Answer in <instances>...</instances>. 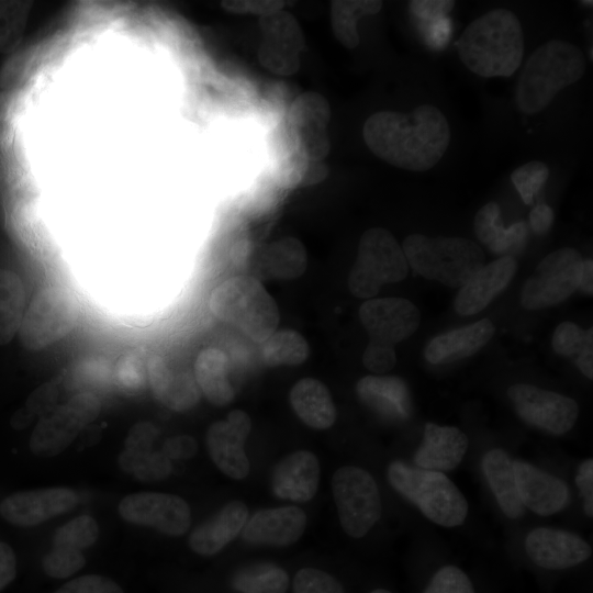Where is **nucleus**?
I'll return each mask as SVG.
<instances>
[{"mask_svg":"<svg viewBox=\"0 0 593 593\" xmlns=\"http://www.w3.org/2000/svg\"><path fill=\"white\" fill-rule=\"evenodd\" d=\"M54 593H123V591L107 577L88 574L67 582Z\"/></svg>","mask_w":593,"mask_h":593,"instance_id":"de8ad7c7","label":"nucleus"},{"mask_svg":"<svg viewBox=\"0 0 593 593\" xmlns=\"http://www.w3.org/2000/svg\"><path fill=\"white\" fill-rule=\"evenodd\" d=\"M362 137L381 160L410 171H426L446 154L451 138L445 114L424 103L409 113L382 110L365 122Z\"/></svg>","mask_w":593,"mask_h":593,"instance_id":"f257e3e1","label":"nucleus"},{"mask_svg":"<svg viewBox=\"0 0 593 593\" xmlns=\"http://www.w3.org/2000/svg\"><path fill=\"white\" fill-rule=\"evenodd\" d=\"M516 270L517 262L512 256H502L483 266L459 288L454 302L455 311L459 315L481 312L510 284Z\"/></svg>","mask_w":593,"mask_h":593,"instance_id":"412c9836","label":"nucleus"},{"mask_svg":"<svg viewBox=\"0 0 593 593\" xmlns=\"http://www.w3.org/2000/svg\"><path fill=\"white\" fill-rule=\"evenodd\" d=\"M583 258L570 247L548 254L523 287L521 303L527 310H539L561 303L578 288Z\"/></svg>","mask_w":593,"mask_h":593,"instance_id":"9d476101","label":"nucleus"},{"mask_svg":"<svg viewBox=\"0 0 593 593\" xmlns=\"http://www.w3.org/2000/svg\"><path fill=\"white\" fill-rule=\"evenodd\" d=\"M407 265L419 276L461 288L484 266L482 248L463 237L409 235L402 245Z\"/></svg>","mask_w":593,"mask_h":593,"instance_id":"20e7f679","label":"nucleus"},{"mask_svg":"<svg viewBox=\"0 0 593 593\" xmlns=\"http://www.w3.org/2000/svg\"><path fill=\"white\" fill-rule=\"evenodd\" d=\"M259 63L269 71L291 76L299 70L301 55L273 47L260 41L257 52Z\"/></svg>","mask_w":593,"mask_h":593,"instance_id":"a18cd8bd","label":"nucleus"},{"mask_svg":"<svg viewBox=\"0 0 593 593\" xmlns=\"http://www.w3.org/2000/svg\"><path fill=\"white\" fill-rule=\"evenodd\" d=\"M423 593H474L469 577L456 566L440 568Z\"/></svg>","mask_w":593,"mask_h":593,"instance_id":"49530a36","label":"nucleus"},{"mask_svg":"<svg viewBox=\"0 0 593 593\" xmlns=\"http://www.w3.org/2000/svg\"><path fill=\"white\" fill-rule=\"evenodd\" d=\"M473 231L479 239L491 253L507 256L506 228L501 220L500 205L496 202L484 204L475 214Z\"/></svg>","mask_w":593,"mask_h":593,"instance_id":"58836bf2","label":"nucleus"},{"mask_svg":"<svg viewBox=\"0 0 593 593\" xmlns=\"http://www.w3.org/2000/svg\"><path fill=\"white\" fill-rule=\"evenodd\" d=\"M157 436V427L149 422L133 425L119 455L121 470L144 482L166 479L172 467L170 459L161 450H153L152 446Z\"/></svg>","mask_w":593,"mask_h":593,"instance_id":"a211bd4d","label":"nucleus"},{"mask_svg":"<svg viewBox=\"0 0 593 593\" xmlns=\"http://www.w3.org/2000/svg\"><path fill=\"white\" fill-rule=\"evenodd\" d=\"M549 176L548 166L539 160H532L516 168L511 180L525 204H530L534 197L545 186Z\"/></svg>","mask_w":593,"mask_h":593,"instance_id":"79ce46f5","label":"nucleus"},{"mask_svg":"<svg viewBox=\"0 0 593 593\" xmlns=\"http://www.w3.org/2000/svg\"><path fill=\"white\" fill-rule=\"evenodd\" d=\"M320 465L315 455L300 450L284 457L275 468L271 486L281 499L310 501L316 493Z\"/></svg>","mask_w":593,"mask_h":593,"instance_id":"393cba45","label":"nucleus"},{"mask_svg":"<svg viewBox=\"0 0 593 593\" xmlns=\"http://www.w3.org/2000/svg\"><path fill=\"white\" fill-rule=\"evenodd\" d=\"M339 522L347 535L363 537L381 515V499L372 475L356 466L339 468L332 479Z\"/></svg>","mask_w":593,"mask_h":593,"instance_id":"6e6552de","label":"nucleus"},{"mask_svg":"<svg viewBox=\"0 0 593 593\" xmlns=\"http://www.w3.org/2000/svg\"><path fill=\"white\" fill-rule=\"evenodd\" d=\"M309 354L305 338L292 329L276 331L261 342L262 360L270 367L300 365Z\"/></svg>","mask_w":593,"mask_h":593,"instance_id":"c9c22d12","label":"nucleus"},{"mask_svg":"<svg viewBox=\"0 0 593 593\" xmlns=\"http://www.w3.org/2000/svg\"><path fill=\"white\" fill-rule=\"evenodd\" d=\"M25 305V291L18 275L0 269V345L19 331Z\"/></svg>","mask_w":593,"mask_h":593,"instance_id":"473e14b6","label":"nucleus"},{"mask_svg":"<svg viewBox=\"0 0 593 593\" xmlns=\"http://www.w3.org/2000/svg\"><path fill=\"white\" fill-rule=\"evenodd\" d=\"M359 318L370 340L394 347L421 323V312L403 298L370 299L359 307Z\"/></svg>","mask_w":593,"mask_h":593,"instance_id":"4468645a","label":"nucleus"},{"mask_svg":"<svg viewBox=\"0 0 593 593\" xmlns=\"http://www.w3.org/2000/svg\"><path fill=\"white\" fill-rule=\"evenodd\" d=\"M247 519V506L232 501L191 533L189 545L199 555H215L242 532Z\"/></svg>","mask_w":593,"mask_h":593,"instance_id":"cd10ccee","label":"nucleus"},{"mask_svg":"<svg viewBox=\"0 0 593 593\" xmlns=\"http://www.w3.org/2000/svg\"><path fill=\"white\" fill-rule=\"evenodd\" d=\"M33 417L34 415L24 406L13 414L11 425L15 429H22L32 422Z\"/></svg>","mask_w":593,"mask_h":593,"instance_id":"e2e57ef3","label":"nucleus"},{"mask_svg":"<svg viewBox=\"0 0 593 593\" xmlns=\"http://www.w3.org/2000/svg\"><path fill=\"white\" fill-rule=\"evenodd\" d=\"M383 2L380 0H336L331 4V25L337 41L347 48L359 44L357 29L362 16L377 14Z\"/></svg>","mask_w":593,"mask_h":593,"instance_id":"2f4dec72","label":"nucleus"},{"mask_svg":"<svg viewBox=\"0 0 593 593\" xmlns=\"http://www.w3.org/2000/svg\"><path fill=\"white\" fill-rule=\"evenodd\" d=\"M575 484L583 499L584 512L589 517L593 516V460L582 461L577 470Z\"/></svg>","mask_w":593,"mask_h":593,"instance_id":"864d4df0","label":"nucleus"},{"mask_svg":"<svg viewBox=\"0 0 593 593\" xmlns=\"http://www.w3.org/2000/svg\"><path fill=\"white\" fill-rule=\"evenodd\" d=\"M455 46L471 72L484 78L510 77L522 64L525 38L516 14L499 8L470 22Z\"/></svg>","mask_w":593,"mask_h":593,"instance_id":"f03ea898","label":"nucleus"},{"mask_svg":"<svg viewBox=\"0 0 593 593\" xmlns=\"http://www.w3.org/2000/svg\"><path fill=\"white\" fill-rule=\"evenodd\" d=\"M194 378L200 391L215 405L230 403L235 389L232 381L231 361L219 348H206L194 363Z\"/></svg>","mask_w":593,"mask_h":593,"instance_id":"c85d7f7f","label":"nucleus"},{"mask_svg":"<svg viewBox=\"0 0 593 593\" xmlns=\"http://www.w3.org/2000/svg\"><path fill=\"white\" fill-rule=\"evenodd\" d=\"M260 29L262 42L299 55L304 51V35L292 14L280 10L261 16Z\"/></svg>","mask_w":593,"mask_h":593,"instance_id":"e433bc0d","label":"nucleus"},{"mask_svg":"<svg viewBox=\"0 0 593 593\" xmlns=\"http://www.w3.org/2000/svg\"><path fill=\"white\" fill-rule=\"evenodd\" d=\"M86 563L80 550L55 546L45 555L42 561L44 572L57 579H66L79 571Z\"/></svg>","mask_w":593,"mask_h":593,"instance_id":"37998d69","label":"nucleus"},{"mask_svg":"<svg viewBox=\"0 0 593 593\" xmlns=\"http://www.w3.org/2000/svg\"><path fill=\"white\" fill-rule=\"evenodd\" d=\"M31 1L0 0V52H13L22 41Z\"/></svg>","mask_w":593,"mask_h":593,"instance_id":"4c0bfd02","label":"nucleus"},{"mask_svg":"<svg viewBox=\"0 0 593 593\" xmlns=\"http://www.w3.org/2000/svg\"><path fill=\"white\" fill-rule=\"evenodd\" d=\"M530 227L536 234H545L553 223V211L547 204H537L529 213Z\"/></svg>","mask_w":593,"mask_h":593,"instance_id":"13d9d810","label":"nucleus"},{"mask_svg":"<svg viewBox=\"0 0 593 593\" xmlns=\"http://www.w3.org/2000/svg\"><path fill=\"white\" fill-rule=\"evenodd\" d=\"M58 391L56 384L47 382L34 390L26 400L25 407L35 416L47 415L56 406Z\"/></svg>","mask_w":593,"mask_h":593,"instance_id":"8fccbe9b","label":"nucleus"},{"mask_svg":"<svg viewBox=\"0 0 593 593\" xmlns=\"http://www.w3.org/2000/svg\"><path fill=\"white\" fill-rule=\"evenodd\" d=\"M513 469L524 508L547 516L564 507L569 491L561 479L521 460L513 461Z\"/></svg>","mask_w":593,"mask_h":593,"instance_id":"aec40b11","label":"nucleus"},{"mask_svg":"<svg viewBox=\"0 0 593 593\" xmlns=\"http://www.w3.org/2000/svg\"><path fill=\"white\" fill-rule=\"evenodd\" d=\"M585 67L581 48L560 38L547 41L530 54L517 78V111L524 115L544 111L561 90L582 78Z\"/></svg>","mask_w":593,"mask_h":593,"instance_id":"7ed1b4c3","label":"nucleus"},{"mask_svg":"<svg viewBox=\"0 0 593 593\" xmlns=\"http://www.w3.org/2000/svg\"><path fill=\"white\" fill-rule=\"evenodd\" d=\"M287 572L273 563H254L239 569L232 578V586L240 593H286Z\"/></svg>","mask_w":593,"mask_h":593,"instance_id":"f704fd0d","label":"nucleus"},{"mask_svg":"<svg viewBox=\"0 0 593 593\" xmlns=\"http://www.w3.org/2000/svg\"><path fill=\"white\" fill-rule=\"evenodd\" d=\"M78 318V304L64 289L42 290L23 314L19 337L30 350H41L67 335Z\"/></svg>","mask_w":593,"mask_h":593,"instance_id":"1a4fd4ad","label":"nucleus"},{"mask_svg":"<svg viewBox=\"0 0 593 593\" xmlns=\"http://www.w3.org/2000/svg\"><path fill=\"white\" fill-rule=\"evenodd\" d=\"M528 239V226L525 222H516L506 228L507 256L517 254L525 247Z\"/></svg>","mask_w":593,"mask_h":593,"instance_id":"4d7b16f0","label":"nucleus"},{"mask_svg":"<svg viewBox=\"0 0 593 593\" xmlns=\"http://www.w3.org/2000/svg\"><path fill=\"white\" fill-rule=\"evenodd\" d=\"M119 513L126 522L150 526L169 536L184 534L191 523V512L186 501L166 493L130 494L120 502Z\"/></svg>","mask_w":593,"mask_h":593,"instance_id":"ddd939ff","label":"nucleus"},{"mask_svg":"<svg viewBox=\"0 0 593 593\" xmlns=\"http://www.w3.org/2000/svg\"><path fill=\"white\" fill-rule=\"evenodd\" d=\"M411 12L423 21L433 22L444 19L454 8L452 0H414L410 1Z\"/></svg>","mask_w":593,"mask_h":593,"instance_id":"3c124183","label":"nucleus"},{"mask_svg":"<svg viewBox=\"0 0 593 593\" xmlns=\"http://www.w3.org/2000/svg\"><path fill=\"white\" fill-rule=\"evenodd\" d=\"M267 272L277 279H294L306 268V251L294 237H286L270 245L262 256Z\"/></svg>","mask_w":593,"mask_h":593,"instance_id":"72a5a7b5","label":"nucleus"},{"mask_svg":"<svg viewBox=\"0 0 593 593\" xmlns=\"http://www.w3.org/2000/svg\"><path fill=\"white\" fill-rule=\"evenodd\" d=\"M592 342V327L585 331L575 323L562 322L553 332L551 346L557 355L575 360L583 348Z\"/></svg>","mask_w":593,"mask_h":593,"instance_id":"a19ab883","label":"nucleus"},{"mask_svg":"<svg viewBox=\"0 0 593 593\" xmlns=\"http://www.w3.org/2000/svg\"><path fill=\"white\" fill-rule=\"evenodd\" d=\"M482 470L503 513L519 518L524 506L517 493L513 461L502 449H491L482 458Z\"/></svg>","mask_w":593,"mask_h":593,"instance_id":"7c9ffc66","label":"nucleus"},{"mask_svg":"<svg viewBox=\"0 0 593 593\" xmlns=\"http://www.w3.org/2000/svg\"><path fill=\"white\" fill-rule=\"evenodd\" d=\"M99 536L96 519L89 515L77 516L61 527L54 536L53 545L82 550L92 546Z\"/></svg>","mask_w":593,"mask_h":593,"instance_id":"ea45409f","label":"nucleus"},{"mask_svg":"<svg viewBox=\"0 0 593 593\" xmlns=\"http://www.w3.org/2000/svg\"><path fill=\"white\" fill-rule=\"evenodd\" d=\"M388 479L396 492L433 523L456 527L465 522L468 502L445 473L393 461L388 468Z\"/></svg>","mask_w":593,"mask_h":593,"instance_id":"39448f33","label":"nucleus"},{"mask_svg":"<svg viewBox=\"0 0 593 593\" xmlns=\"http://www.w3.org/2000/svg\"><path fill=\"white\" fill-rule=\"evenodd\" d=\"M250 428L249 416L235 410L226 419L213 423L206 433V447L212 460L223 473L236 480L244 479L249 472L244 444Z\"/></svg>","mask_w":593,"mask_h":593,"instance_id":"2eb2a0df","label":"nucleus"},{"mask_svg":"<svg viewBox=\"0 0 593 593\" xmlns=\"http://www.w3.org/2000/svg\"><path fill=\"white\" fill-rule=\"evenodd\" d=\"M489 318L456 328L432 338L424 349L425 359L433 363H446L469 357L480 350L494 335Z\"/></svg>","mask_w":593,"mask_h":593,"instance_id":"a878e982","label":"nucleus"},{"mask_svg":"<svg viewBox=\"0 0 593 593\" xmlns=\"http://www.w3.org/2000/svg\"><path fill=\"white\" fill-rule=\"evenodd\" d=\"M100 409V401L92 393L72 395L41 417L30 438L32 452L41 457L59 455L98 416Z\"/></svg>","mask_w":593,"mask_h":593,"instance_id":"9b49d317","label":"nucleus"},{"mask_svg":"<svg viewBox=\"0 0 593 593\" xmlns=\"http://www.w3.org/2000/svg\"><path fill=\"white\" fill-rule=\"evenodd\" d=\"M507 394L523 421L553 435L570 430L579 415L573 399L532 384H513Z\"/></svg>","mask_w":593,"mask_h":593,"instance_id":"f8f14e48","label":"nucleus"},{"mask_svg":"<svg viewBox=\"0 0 593 593\" xmlns=\"http://www.w3.org/2000/svg\"><path fill=\"white\" fill-rule=\"evenodd\" d=\"M77 503V493L68 488L21 491L1 501L0 514L13 525L29 527L69 512Z\"/></svg>","mask_w":593,"mask_h":593,"instance_id":"dca6fc26","label":"nucleus"},{"mask_svg":"<svg viewBox=\"0 0 593 593\" xmlns=\"http://www.w3.org/2000/svg\"><path fill=\"white\" fill-rule=\"evenodd\" d=\"M209 306L219 320L236 326L255 342H264L277 331L278 306L255 278H231L212 292Z\"/></svg>","mask_w":593,"mask_h":593,"instance_id":"423d86ee","label":"nucleus"},{"mask_svg":"<svg viewBox=\"0 0 593 593\" xmlns=\"http://www.w3.org/2000/svg\"><path fill=\"white\" fill-rule=\"evenodd\" d=\"M468 444L467 435L459 428L426 423L424 439L414 455V463L424 470H454L463 459Z\"/></svg>","mask_w":593,"mask_h":593,"instance_id":"b1692460","label":"nucleus"},{"mask_svg":"<svg viewBox=\"0 0 593 593\" xmlns=\"http://www.w3.org/2000/svg\"><path fill=\"white\" fill-rule=\"evenodd\" d=\"M593 261L592 259H583L579 288L586 294L593 292Z\"/></svg>","mask_w":593,"mask_h":593,"instance_id":"680f3d73","label":"nucleus"},{"mask_svg":"<svg viewBox=\"0 0 593 593\" xmlns=\"http://www.w3.org/2000/svg\"><path fill=\"white\" fill-rule=\"evenodd\" d=\"M305 524L306 516L296 506L266 508L247 519L242 535L254 545L287 546L302 536Z\"/></svg>","mask_w":593,"mask_h":593,"instance_id":"4be33fe9","label":"nucleus"},{"mask_svg":"<svg viewBox=\"0 0 593 593\" xmlns=\"http://www.w3.org/2000/svg\"><path fill=\"white\" fill-rule=\"evenodd\" d=\"M370 593H391V592L388 591V590H384V589H376V590H373V591L370 592Z\"/></svg>","mask_w":593,"mask_h":593,"instance_id":"0e129e2a","label":"nucleus"},{"mask_svg":"<svg viewBox=\"0 0 593 593\" xmlns=\"http://www.w3.org/2000/svg\"><path fill=\"white\" fill-rule=\"evenodd\" d=\"M581 4L583 5H586V7H592L593 2L591 0H582L580 1Z\"/></svg>","mask_w":593,"mask_h":593,"instance_id":"69168bd1","label":"nucleus"},{"mask_svg":"<svg viewBox=\"0 0 593 593\" xmlns=\"http://www.w3.org/2000/svg\"><path fill=\"white\" fill-rule=\"evenodd\" d=\"M450 23L446 18L433 21L427 26L426 40L432 46H443L449 37Z\"/></svg>","mask_w":593,"mask_h":593,"instance_id":"bf43d9fd","label":"nucleus"},{"mask_svg":"<svg viewBox=\"0 0 593 593\" xmlns=\"http://www.w3.org/2000/svg\"><path fill=\"white\" fill-rule=\"evenodd\" d=\"M283 1L262 0V1H223L222 7L233 13L257 14L260 18L282 10Z\"/></svg>","mask_w":593,"mask_h":593,"instance_id":"603ef678","label":"nucleus"},{"mask_svg":"<svg viewBox=\"0 0 593 593\" xmlns=\"http://www.w3.org/2000/svg\"><path fill=\"white\" fill-rule=\"evenodd\" d=\"M362 362L371 372L385 373L396 362L394 347L369 340L362 355Z\"/></svg>","mask_w":593,"mask_h":593,"instance_id":"09e8293b","label":"nucleus"},{"mask_svg":"<svg viewBox=\"0 0 593 593\" xmlns=\"http://www.w3.org/2000/svg\"><path fill=\"white\" fill-rule=\"evenodd\" d=\"M161 451L169 459H187L195 454L197 443L188 435L175 436L165 441Z\"/></svg>","mask_w":593,"mask_h":593,"instance_id":"5fc2aeb1","label":"nucleus"},{"mask_svg":"<svg viewBox=\"0 0 593 593\" xmlns=\"http://www.w3.org/2000/svg\"><path fill=\"white\" fill-rule=\"evenodd\" d=\"M16 560L12 548L0 541V591L5 588L15 577Z\"/></svg>","mask_w":593,"mask_h":593,"instance_id":"6e6d98bb","label":"nucleus"},{"mask_svg":"<svg viewBox=\"0 0 593 593\" xmlns=\"http://www.w3.org/2000/svg\"><path fill=\"white\" fill-rule=\"evenodd\" d=\"M525 550L535 564L548 570L574 567L592 555L591 546L579 535L550 527L532 529L525 538Z\"/></svg>","mask_w":593,"mask_h":593,"instance_id":"f3484780","label":"nucleus"},{"mask_svg":"<svg viewBox=\"0 0 593 593\" xmlns=\"http://www.w3.org/2000/svg\"><path fill=\"white\" fill-rule=\"evenodd\" d=\"M293 593H345L340 582L314 568L299 570L293 580Z\"/></svg>","mask_w":593,"mask_h":593,"instance_id":"c03bdc74","label":"nucleus"},{"mask_svg":"<svg viewBox=\"0 0 593 593\" xmlns=\"http://www.w3.org/2000/svg\"><path fill=\"white\" fill-rule=\"evenodd\" d=\"M288 116L310 161H322L329 152L326 128L331 108L326 99L315 92H305L291 104Z\"/></svg>","mask_w":593,"mask_h":593,"instance_id":"6ab92c4d","label":"nucleus"},{"mask_svg":"<svg viewBox=\"0 0 593 593\" xmlns=\"http://www.w3.org/2000/svg\"><path fill=\"white\" fill-rule=\"evenodd\" d=\"M327 175V168L322 161H310L309 168L304 172L301 183L311 186L321 182Z\"/></svg>","mask_w":593,"mask_h":593,"instance_id":"052dcab7","label":"nucleus"},{"mask_svg":"<svg viewBox=\"0 0 593 593\" xmlns=\"http://www.w3.org/2000/svg\"><path fill=\"white\" fill-rule=\"evenodd\" d=\"M407 271L405 255L392 233L372 227L359 239L357 259L348 278L349 290L358 298L370 299L383 284L404 280Z\"/></svg>","mask_w":593,"mask_h":593,"instance_id":"0eeeda50","label":"nucleus"},{"mask_svg":"<svg viewBox=\"0 0 593 593\" xmlns=\"http://www.w3.org/2000/svg\"><path fill=\"white\" fill-rule=\"evenodd\" d=\"M290 403L296 415L310 427L325 429L336 418V410L328 389L321 381L304 378L290 391Z\"/></svg>","mask_w":593,"mask_h":593,"instance_id":"c756f323","label":"nucleus"},{"mask_svg":"<svg viewBox=\"0 0 593 593\" xmlns=\"http://www.w3.org/2000/svg\"><path fill=\"white\" fill-rule=\"evenodd\" d=\"M147 373L154 395L168 409L183 412L198 403L201 391L194 373L172 367L158 355L149 358Z\"/></svg>","mask_w":593,"mask_h":593,"instance_id":"5701e85b","label":"nucleus"},{"mask_svg":"<svg viewBox=\"0 0 593 593\" xmlns=\"http://www.w3.org/2000/svg\"><path fill=\"white\" fill-rule=\"evenodd\" d=\"M356 390L359 399L384 418L404 421L412 413L409 387L399 377L367 376L358 381Z\"/></svg>","mask_w":593,"mask_h":593,"instance_id":"bb28decb","label":"nucleus"}]
</instances>
